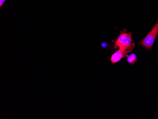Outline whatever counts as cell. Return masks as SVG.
Segmentation results:
<instances>
[{
    "label": "cell",
    "instance_id": "277c9868",
    "mask_svg": "<svg viewBox=\"0 0 158 119\" xmlns=\"http://www.w3.org/2000/svg\"><path fill=\"white\" fill-rule=\"evenodd\" d=\"M128 62L129 63L131 64L134 65L135 62H137V59L136 56L135 55V54L133 53V54H131L128 57L127 59Z\"/></svg>",
    "mask_w": 158,
    "mask_h": 119
},
{
    "label": "cell",
    "instance_id": "3957f363",
    "mask_svg": "<svg viewBox=\"0 0 158 119\" xmlns=\"http://www.w3.org/2000/svg\"><path fill=\"white\" fill-rule=\"evenodd\" d=\"M126 50L124 49L119 48L117 52L112 55L111 57V61L113 64L119 62L122 58H124L126 56Z\"/></svg>",
    "mask_w": 158,
    "mask_h": 119
},
{
    "label": "cell",
    "instance_id": "7a4b0ae2",
    "mask_svg": "<svg viewBox=\"0 0 158 119\" xmlns=\"http://www.w3.org/2000/svg\"><path fill=\"white\" fill-rule=\"evenodd\" d=\"M133 40L131 33L121 32L120 36L115 41L114 45L116 47L127 50L130 49L133 47Z\"/></svg>",
    "mask_w": 158,
    "mask_h": 119
},
{
    "label": "cell",
    "instance_id": "5b68a950",
    "mask_svg": "<svg viewBox=\"0 0 158 119\" xmlns=\"http://www.w3.org/2000/svg\"><path fill=\"white\" fill-rule=\"evenodd\" d=\"M6 1V0H0V7H1L3 5Z\"/></svg>",
    "mask_w": 158,
    "mask_h": 119
},
{
    "label": "cell",
    "instance_id": "6da1fadb",
    "mask_svg": "<svg viewBox=\"0 0 158 119\" xmlns=\"http://www.w3.org/2000/svg\"><path fill=\"white\" fill-rule=\"evenodd\" d=\"M158 35V19L151 31L149 32L147 36L140 41L138 45L145 48L146 50H152V46Z\"/></svg>",
    "mask_w": 158,
    "mask_h": 119
}]
</instances>
